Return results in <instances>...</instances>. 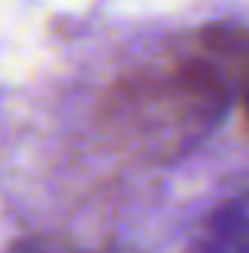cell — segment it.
<instances>
[{
	"instance_id": "6da1fadb",
	"label": "cell",
	"mask_w": 249,
	"mask_h": 253,
	"mask_svg": "<svg viewBox=\"0 0 249 253\" xmlns=\"http://www.w3.org/2000/svg\"><path fill=\"white\" fill-rule=\"evenodd\" d=\"M232 85L188 51L164 65H147L109 85L99 124L103 133L140 161H178L222 124Z\"/></svg>"
},
{
	"instance_id": "7a4b0ae2",
	"label": "cell",
	"mask_w": 249,
	"mask_h": 253,
	"mask_svg": "<svg viewBox=\"0 0 249 253\" xmlns=\"http://www.w3.org/2000/svg\"><path fill=\"white\" fill-rule=\"evenodd\" d=\"M188 253H249V199H229L195 229Z\"/></svg>"
},
{
	"instance_id": "3957f363",
	"label": "cell",
	"mask_w": 249,
	"mask_h": 253,
	"mask_svg": "<svg viewBox=\"0 0 249 253\" xmlns=\"http://www.w3.org/2000/svg\"><path fill=\"white\" fill-rule=\"evenodd\" d=\"M7 253H82V250H72V247H65V243H55V240H17V243H10Z\"/></svg>"
},
{
	"instance_id": "277c9868",
	"label": "cell",
	"mask_w": 249,
	"mask_h": 253,
	"mask_svg": "<svg viewBox=\"0 0 249 253\" xmlns=\"http://www.w3.org/2000/svg\"><path fill=\"white\" fill-rule=\"evenodd\" d=\"M243 103H246V113H249V85L243 89Z\"/></svg>"
}]
</instances>
